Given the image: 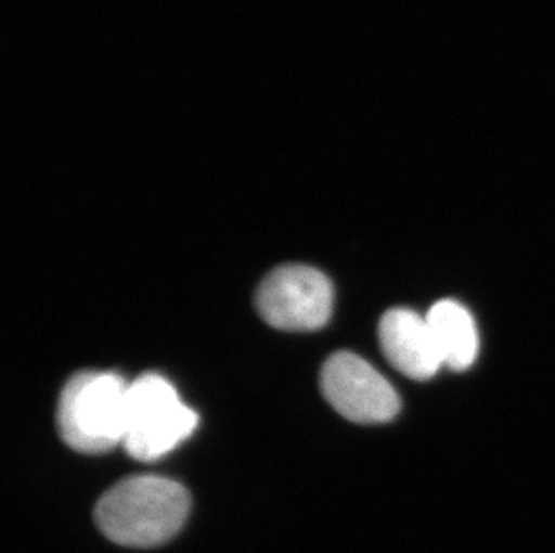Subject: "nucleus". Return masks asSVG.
Returning a JSON list of instances; mask_svg holds the SVG:
<instances>
[{
    "label": "nucleus",
    "mask_w": 555,
    "mask_h": 553,
    "mask_svg": "<svg viewBox=\"0 0 555 553\" xmlns=\"http://www.w3.org/2000/svg\"><path fill=\"white\" fill-rule=\"evenodd\" d=\"M440 360L451 371L462 372L478 356V331L472 313L455 300H440L426 314Z\"/></svg>",
    "instance_id": "0eeeda50"
},
{
    "label": "nucleus",
    "mask_w": 555,
    "mask_h": 553,
    "mask_svg": "<svg viewBox=\"0 0 555 553\" xmlns=\"http://www.w3.org/2000/svg\"><path fill=\"white\" fill-rule=\"evenodd\" d=\"M257 311L281 331H317L333 313V286L324 273L305 265L279 267L257 290Z\"/></svg>",
    "instance_id": "20e7f679"
},
{
    "label": "nucleus",
    "mask_w": 555,
    "mask_h": 553,
    "mask_svg": "<svg viewBox=\"0 0 555 553\" xmlns=\"http://www.w3.org/2000/svg\"><path fill=\"white\" fill-rule=\"evenodd\" d=\"M320 387L331 407L352 423H387L401 408L392 385L371 363L347 350L325 361Z\"/></svg>",
    "instance_id": "39448f33"
},
{
    "label": "nucleus",
    "mask_w": 555,
    "mask_h": 553,
    "mask_svg": "<svg viewBox=\"0 0 555 553\" xmlns=\"http://www.w3.org/2000/svg\"><path fill=\"white\" fill-rule=\"evenodd\" d=\"M379 344L387 360L412 380H430L444 366L426 317L412 309L396 308L383 314Z\"/></svg>",
    "instance_id": "423d86ee"
},
{
    "label": "nucleus",
    "mask_w": 555,
    "mask_h": 553,
    "mask_svg": "<svg viewBox=\"0 0 555 553\" xmlns=\"http://www.w3.org/2000/svg\"><path fill=\"white\" fill-rule=\"evenodd\" d=\"M191 497L179 481L130 476L100 498L94 519L105 538L126 549H157L184 527Z\"/></svg>",
    "instance_id": "f257e3e1"
},
{
    "label": "nucleus",
    "mask_w": 555,
    "mask_h": 553,
    "mask_svg": "<svg viewBox=\"0 0 555 553\" xmlns=\"http://www.w3.org/2000/svg\"><path fill=\"white\" fill-rule=\"evenodd\" d=\"M128 383L114 372H79L59 402L63 442L79 453L101 454L125 440Z\"/></svg>",
    "instance_id": "f03ea898"
},
{
    "label": "nucleus",
    "mask_w": 555,
    "mask_h": 553,
    "mask_svg": "<svg viewBox=\"0 0 555 553\" xmlns=\"http://www.w3.org/2000/svg\"><path fill=\"white\" fill-rule=\"evenodd\" d=\"M198 426V415L180 401L166 377L144 374L128 387L126 453L152 462L173 451Z\"/></svg>",
    "instance_id": "7ed1b4c3"
}]
</instances>
